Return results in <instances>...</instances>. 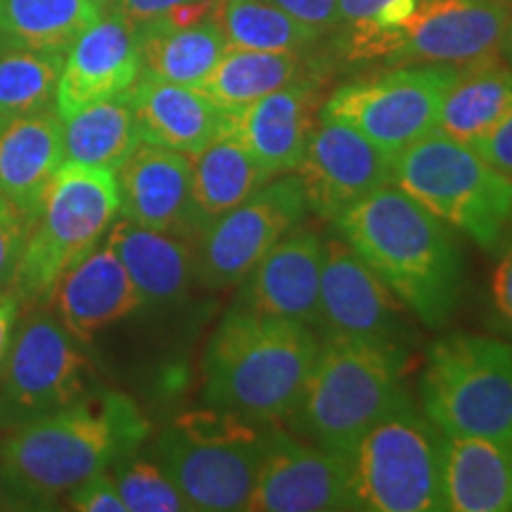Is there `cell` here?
<instances>
[{
    "label": "cell",
    "mask_w": 512,
    "mask_h": 512,
    "mask_svg": "<svg viewBox=\"0 0 512 512\" xmlns=\"http://www.w3.org/2000/svg\"><path fill=\"white\" fill-rule=\"evenodd\" d=\"M147 420L128 396L91 392L0 441L5 510H53L69 491L131 456Z\"/></svg>",
    "instance_id": "cell-1"
},
{
    "label": "cell",
    "mask_w": 512,
    "mask_h": 512,
    "mask_svg": "<svg viewBox=\"0 0 512 512\" xmlns=\"http://www.w3.org/2000/svg\"><path fill=\"white\" fill-rule=\"evenodd\" d=\"M337 228L406 309L444 328L463 287V256L444 221L389 183L349 209Z\"/></svg>",
    "instance_id": "cell-2"
},
{
    "label": "cell",
    "mask_w": 512,
    "mask_h": 512,
    "mask_svg": "<svg viewBox=\"0 0 512 512\" xmlns=\"http://www.w3.org/2000/svg\"><path fill=\"white\" fill-rule=\"evenodd\" d=\"M318 347L311 325L235 304L204 351V403L259 425L287 420L302 399Z\"/></svg>",
    "instance_id": "cell-3"
},
{
    "label": "cell",
    "mask_w": 512,
    "mask_h": 512,
    "mask_svg": "<svg viewBox=\"0 0 512 512\" xmlns=\"http://www.w3.org/2000/svg\"><path fill=\"white\" fill-rule=\"evenodd\" d=\"M403 370V347L328 335L287 422L309 444L349 458L363 434L411 401Z\"/></svg>",
    "instance_id": "cell-4"
},
{
    "label": "cell",
    "mask_w": 512,
    "mask_h": 512,
    "mask_svg": "<svg viewBox=\"0 0 512 512\" xmlns=\"http://www.w3.org/2000/svg\"><path fill=\"white\" fill-rule=\"evenodd\" d=\"M117 214V171L62 162L38 200L8 290L19 306H48L62 275L100 245Z\"/></svg>",
    "instance_id": "cell-5"
},
{
    "label": "cell",
    "mask_w": 512,
    "mask_h": 512,
    "mask_svg": "<svg viewBox=\"0 0 512 512\" xmlns=\"http://www.w3.org/2000/svg\"><path fill=\"white\" fill-rule=\"evenodd\" d=\"M392 185L486 252H496L512 230L510 178L441 131L392 159Z\"/></svg>",
    "instance_id": "cell-6"
},
{
    "label": "cell",
    "mask_w": 512,
    "mask_h": 512,
    "mask_svg": "<svg viewBox=\"0 0 512 512\" xmlns=\"http://www.w3.org/2000/svg\"><path fill=\"white\" fill-rule=\"evenodd\" d=\"M268 451V427L221 408L183 413L157 439L159 467L192 510H245Z\"/></svg>",
    "instance_id": "cell-7"
},
{
    "label": "cell",
    "mask_w": 512,
    "mask_h": 512,
    "mask_svg": "<svg viewBox=\"0 0 512 512\" xmlns=\"http://www.w3.org/2000/svg\"><path fill=\"white\" fill-rule=\"evenodd\" d=\"M349 470L354 510H446V434L411 401L363 434Z\"/></svg>",
    "instance_id": "cell-8"
},
{
    "label": "cell",
    "mask_w": 512,
    "mask_h": 512,
    "mask_svg": "<svg viewBox=\"0 0 512 512\" xmlns=\"http://www.w3.org/2000/svg\"><path fill=\"white\" fill-rule=\"evenodd\" d=\"M420 396L446 437L512 444V347L479 335L439 339L427 354Z\"/></svg>",
    "instance_id": "cell-9"
},
{
    "label": "cell",
    "mask_w": 512,
    "mask_h": 512,
    "mask_svg": "<svg viewBox=\"0 0 512 512\" xmlns=\"http://www.w3.org/2000/svg\"><path fill=\"white\" fill-rule=\"evenodd\" d=\"M93 370L81 342L34 306L19 320L0 366V432H12L91 394Z\"/></svg>",
    "instance_id": "cell-10"
},
{
    "label": "cell",
    "mask_w": 512,
    "mask_h": 512,
    "mask_svg": "<svg viewBox=\"0 0 512 512\" xmlns=\"http://www.w3.org/2000/svg\"><path fill=\"white\" fill-rule=\"evenodd\" d=\"M458 69L439 64H403L392 72L339 86L320 107V117L335 119L368 138L389 159L437 131L441 100Z\"/></svg>",
    "instance_id": "cell-11"
},
{
    "label": "cell",
    "mask_w": 512,
    "mask_h": 512,
    "mask_svg": "<svg viewBox=\"0 0 512 512\" xmlns=\"http://www.w3.org/2000/svg\"><path fill=\"white\" fill-rule=\"evenodd\" d=\"M306 197L297 174L275 176L228 214L209 221L195 242L197 283L209 290L240 285L247 273L302 226Z\"/></svg>",
    "instance_id": "cell-12"
},
{
    "label": "cell",
    "mask_w": 512,
    "mask_h": 512,
    "mask_svg": "<svg viewBox=\"0 0 512 512\" xmlns=\"http://www.w3.org/2000/svg\"><path fill=\"white\" fill-rule=\"evenodd\" d=\"M512 8L501 0H420L389 64L467 69L503 60Z\"/></svg>",
    "instance_id": "cell-13"
},
{
    "label": "cell",
    "mask_w": 512,
    "mask_h": 512,
    "mask_svg": "<svg viewBox=\"0 0 512 512\" xmlns=\"http://www.w3.org/2000/svg\"><path fill=\"white\" fill-rule=\"evenodd\" d=\"M294 174L306 207L337 223L358 202L392 183V159L351 126L318 117Z\"/></svg>",
    "instance_id": "cell-14"
},
{
    "label": "cell",
    "mask_w": 512,
    "mask_h": 512,
    "mask_svg": "<svg viewBox=\"0 0 512 512\" xmlns=\"http://www.w3.org/2000/svg\"><path fill=\"white\" fill-rule=\"evenodd\" d=\"M399 297L358 256L344 238L325 240L320 271L318 323L325 335L370 339V342L403 347L408 335Z\"/></svg>",
    "instance_id": "cell-15"
},
{
    "label": "cell",
    "mask_w": 512,
    "mask_h": 512,
    "mask_svg": "<svg viewBox=\"0 0 512 512\" xmlns=\"http://www.w3.org/2000/svg\"><path fill=\"white\" fill-rule=\"evenodd\" d=\"M245 510H354L349 458L268 427V451Z\"/></svg>",
    "instance_id": "cell-16"
},
{
    "label": "cell",
    "mask_w": 512,
    "mask_h": 512,
    "mask_svg": "<svg viewBox=\"0 0 512 512\" xmlns=\"http://www.w3.org/2000/svg\"><path fill=\"white\" fill-rule=\"evenodd\" d=\"M121 219L197 242L204 221L192 195L190 155L140 143L117 169Z\"/></svg>",
    "instance_id": "cell-17"
},
{
    "label": "cell",
    "mask_w": 512,
    "mask_h": 512,
    "mask_svg": "<svg viewBox=\"0 0 512 512\" xmlns=\"http://www.w3.org/2000/svg\"><path fill=\"white\" fill-rule=\"evenodd\" d=\"M320 107L316 86L297 81L238 110H228L223 133L238 140L268 178L294 174L320 117Z\"/></svg>",
    "instance_id": "cell-18"
},
{
    "label": "cell",
    "mask_w": 512,
    "mask_h": 512,
    "mask_svg": "<svg viewBox=\"0 0 512 512\" xmlns=\"http://www.w3.org/2000/svg\"><path fill=\"white\" fill-rule=\"evenodd\" d=\"M140 43L124 17L102 15L64 57L55 110L62 119L93 102L117 98L140 79Z\"/></svg>",
    "instance_id": "cell-19"
},
{
    "label": "cell",
    "mask_w": 512,
    "mask_h": 512,
    "mask_svg": "<svg viewBox=\"0 0 512 512\" xmlns=\"http://www.w3.org/2000/svg\"><path fill=\"white\" fill-rule=\"evenodd\" d=\"M325 240L316 228L297 226L242 280L238 306L316 328Z\"/></svg>",
    "instance_id": "cell-20"
},
{
    "label": "cell",
    "mask_w": 512,
    "mask_h": 512,
    "mask_svg": "<svg viewBox=\"0 0 512 512\" xmlns=\"http://www.w3.org/2000/svg\"><path fill=\"white\" fill-rule=\"evenodd\" d=\"M50 304L79 342H91L100 330L143 309L145 299L117 252L105 242L62 275Z\"/></svg>",
    "instance_id": "cell-21"
},
{
    "label": "cell",
    "mask_w": 512,
    "mask_h": 512,
    "mask_svg": "<svg viewBox=\"0 0 512 512\" xmlns=\"http://www.w3.org/2000/svg\"><path fill=\"white\" fill-rule=\"evenodd\" d=\"M143 143L195 155L223 133L226 110L200 88L143 76L128 91Z\"/></svg>",
    "instance_id": "cell-22"
},
{
    "label": "cell",
    "mask_w": 512,
    "mask_h": 512,
    "mask_svg": "<svg viewBox=\"0 0 512 512\" xmlns=\"http://www.w3.org/2000/svg\"><path fill=\"white\" fill-rule=\"evenodd\" d=\"M64 162V121L55 107L0 117V195L34 219L43 190Z\"/></svg>",
    "instance_id": "cell-23"
},
{
    "label": "cell",
    "mask_w": 512,
    "mask_h": 512,
    "mask_svg": "<svg viewBox=\"0 0 512 512\" xmlns=\"http://www.w3.org/2000/svg\"><path fill=\"white\" fill-rule=\"evenodd\" d=\"M105 242L117 252L145 304H174L197 280L195 242L126 219L112 223Z\"/></svg>",
    "instance_id": "cell-24"
},
{
    "label": "cell",
    "mask_w": 512,
    "mask_h": 512,
    "mask_svg": "<svg viewBox=\"0 0 512 512\" xmlns=\"http://www.w3.org/2000/svg\"><path fill=\"white\" fill-rule=\"evenodd\" d=\"M446 510H512V444L446 437Z\"/></svg>",
    "instance_id": "cell-25"
},
{
    "label": "cell",
    "mask_w": 512,
    "mask_h": 512,
    "mask_svg": "<svg viewBox=\"0 0 512 512\" xmlns=\"http://www.w3.org/2000/svg\"><path fill=\"white\" fill-rule=\"evenodd\" d=\"M512 112V67L503 60L458 69L441 100L437 131L475 145Z\"/></svg>",
    "instance_id": "cell-26"
},
{
    "label": "cell",
    "mask_w": 512,
    "mask_h": 512,
    "mask_svg": "<svg viewBox=\"0 0 512 512\" xmlns=\"http://www.w3.org/2000/svg\"><path fill=\"white\" fill-rule=\"evenodd\" d=\"M140 43V67L143 76L159 81L181 83L200 88L221 55L226 53L219 17H207L192 27H136Z\"/></svg>",
    "instance_id": "cell-27"
},
{
    "label": "cell",
    "mask_w": 512,
    "mask_h": 512,
    "mask_svg": "<svg viewBox=\"0 0 512 512\" xmlns=\"http://www.w3.org/2000/svg\"><path fill=\"white\" fill-rule=\"evenodd\" d=\"M190 162L192 195L204 228L271 181L259 162L228 133H221L200 152L190 155Z\"/></svg>",
    "instance_id": "cell-28"
},
{
    "label": "cell",
    "mask_w": 512,
    "mask_h": 512,
    "mask_svg": "<svg viewBox=\"0 0 512 512\" xmlns=\"http://www.w3.org/2000/svg\"><path fill=\"white\" fill-rule=\"evenodd\" d=\"M102 15L98 0H0V38L10 46L67 55Z\"/></svg>",
    "instance_id": "cell-29"
},
{
    "label": "cell",
    "mask_w": 512,
    "mask_h": 512,
    "mask_svg": "<svg viewBox=\"0 0 512 512\" xmlns=\"http://www.w3.org/2000/svg\"><path fill=\"white\" fill-rule=\"evenodd\" d=\"M64 121V162L117 171L140 143L128 93L74 112Z\"/></svg>",
    "instance_id": "cell-30"
},
{
    "label": "cell",
    "mask_w": 512,
    "mask_h": 512,
    "mask_svg": "<svg viewBox=\"0 0 512 512\" xmlns=\"http://www.w3.org/2000/svg\"><path fill=\"white\" fill-rule=\"evenodd\" d=\"M302 74V53L226 48L216 67L202 81L200 91L228 112L302 81Z\"/></svg>",
    "instance_id": "cell-31"
},
{
    "label": "cell",
    "mask_w": 512,
    "mask_h": 512,
    "mask_svg": "<svg viewBox=\"0 0 512 512\" xmlns=\"http://www.w3.org/2000/svg\"><path fill=\"white\" fill-rule=\"evenodd\" d=\"M216 17L228 48L304 53L323 38L273 0H221Z\"/></svg>",
    "instance_id": "cell-32"
},
{
    "label": "cell",
    "mask_w": 512,
    "mask_h": 512,
    "mask_svg": "<svg viewBox=\"0 0 512 512\" xmlns=\"http://www.w3.org/2000/svg\"><path fill=\"white\" fill-rule=\"evenodd\" d=\"M64 53L0 46V117L55 107Z\"/></svg>",
    "instance_id": "cell-33"
},
{
    "label": "cell",
    "mask_w": 512,
    "mask_h": 512,
    "mask_svg": "<svg viewBox=\"0 0 512 512\" xmlns=\"http://www.w3.org/2000/svg\"><path fill=\"white\" fill-rule=\"evenodd\" d=\"M114 484H117L126 512L192 510L162 467L145 458H136L133 453L114 465Z\"/></svg>",
    "instance_id": "cell-34"
},
{
    "label": "cell",
    "mask_w": 512,
    "mask_h": 512,
    "mask_svg": "<svg viewBox=\"0 0 512 512\" xmlns=\"http://www.w3.org/2000/svg\"><path fill=\"white\" fill-rule=\"evenodd\" d=\"M31 230V216L0 195V292H8L15 278Z\"/></svg>",
    "instance_id": "cell-35"
},
{
    "label": "cell",
    "mask_w": 512,
    "mask_h": 512,
    "mask_svg": "<svg viewBox=\"0 0 512 512\" xmlns=\"http://www.w3.org/2000/svg\"><path fill=\"white\" fill-rule=\"evenodd\" d=\"M64 508L79 512H126V505L121 501L114 475L110 472H98L86 482H81L76 489L64 496Z\"/></svg>",
    "instance_id": "cell-36"
},
{
    "label": "cell",
    "mask_w": 512,
    "mask_h": 512,
    "mask_svg": "<svg viewBox=\"0 0 512 512\" xmlns=\"http://www.w3.org/2000/svg\"><path fill=\"white\" fill-rule=\"evenodd\" d=\"M467 147H472L486 164L494 166L498 174H503L512 181V112L494 131L486 133L482 140Z\"/></svg>",
    "instance_id": "cell-37"
},
{
    "label": "cell",
    "mask_w": 512,
    "mask_h": 512,
    "mask_svg": "<svg viewBox=\"0 0 512 512\" xmlns=\"http://www.w3.org/2000/svg\"><path fill=\"white\" fill-rule=\"evenodd\" d=\"M273 3L323 36L337 27V0H273Z\"/></svg>",
    "instance_id": "cell-38"
},
{
    "label": "cell",
    "mask_w": 512,
    "mask_h": 512,
    "mask_svg": "<svg viewBox=\"0 0 512 512\" xmlns=\"http://www.w3.org/2000/svg\"><path fill=\"white\" fill-rule=\"evenodd\" d=\"M491 304H494L498 328L512 337V245L503 254L501 264L496 266L494 278H491Z\"/></svg>",
    "instance_id": "cell-39"
},
{
    "label": "cell",
    "mask_w": 512,
    "mask_h": 512,
    "mask_svg": "<svg viewBox=\"0 0 512 512\" xmlns=\"http://www.w3.org/2000/svg\"><path fill=\"white\" fill-rule=\"evenodd\" d=\"M185 3H195V0H112L107 8L114 15L124 17L131 27H140Z\"/></svg>",
    "instance_id": "cell-40"
},
{
    "label": "cell",
    "mask_w": 512,
    "mask_h": 512,
    "mask_svg": "<svg viewBox=\"0 0 512 512\" xmlns=\"http://www.w3.org/2000/svg\"><path fill=\"white\" fill-rule=\"evenodd\" d=\"M389 0H337L335 31H351L363 27L380 12Z\"/></svg>",
    "instance_id": "cell-41"
},
{
    "label": "cell",
    "mask_w": 512,
    "mask_h": 512,
    "mask_svg": "<svg viewBox=\"0 0 512 512\" xmlns=\"http://www.w3.org/2000/svg\"><path fill=\"white\" fill-rule=\"evenodd\" d=\"M19 302L10 292H0V366H3L5 356L12 344V335H15V325L19 318Z\"/></svg>",
    "instance_id": "cell-42"
},
{
    "label": "cell",
    "mask_w": 512,
    "mask_h": 512,
    "mask_svg": "<svg viewBox=\"0 0 512 512\" xmlns=\"http://www.w3.org/2000/svg\"><path fill=\"white\" fill-rule=\"evenodd\" d=\"M503 60L508 67H512V15H510L508 29H505V38H503Z\"/></svg>",
    "instance_id": "cell-43"
},
{
    "label": "cell",
    "mask_w": 512,
    "mask_h": 512,
    "mask_svg": "<svg viewBox=\"0 0 512 512\" xmlns=\"http://www.w3.org/2000/svg\"><path fill=\"white\" fill-rule=\"evenodd\" d=\"M98 3L102 5V8H107V5H110V3H112V0H98Z\"/></svg>",
    "instance_id": "cell-44"
},
{
    "label": "cell",
    "mask_w": 512,
    "mask_h": 512,
    "mask_svg": "<svg viewBox=\"0 0 512 512\" xmlns=\"http://www.w3.org/2000/svg\"><path fill=\"white\" fill-rule=\"evenodd\" d=\"M501 3H505V5H510V8H512V0H501Z\"/></svg>",
    "instance_id": "cell-45"
},
{
    "label": "cell",
    "mask_w": 512,
    "mask_h": 512,
    "mask_svg": "<svg viewBox=\"0 0 512 512\" xmlns=\"http://www.w3.org/2000/svg\"><path fill=\"white\" fill-rule=\"evenodd\" d=\"M0 510H5V505H3V496H0Z\"/></svg>",
    "instance_id": "cell-46"
},
{
    "label": "cell",
    "mask_w": 512,
    "mask_h": 512,
    "mask_svg": "<svg viewBox=\"0 0 512 512\" xmlns=\"http://www.w3.org/2000/svg\"><path fill=\"white\" fill-rule=\"evenodd\" d=\"M0 46H5V41H3V38H0Z\"/></svg>",
    "instance_id": "cell-47"
}]
</instances>
